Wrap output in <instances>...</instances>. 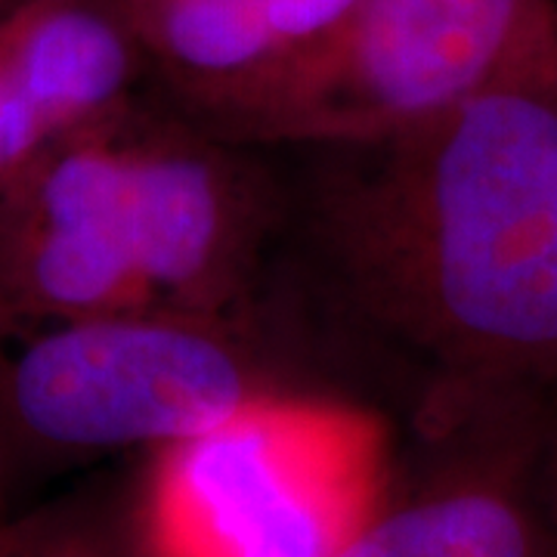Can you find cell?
<instances>
[{"label":"cell","mask_w":557,"mask_h":557,"mask_svg":"<svg viewBox=\"0 0 557 557\" xmlns=\"http://www.w3.org/2000/svg\"><path fill=\"white\" fill-rule=\"evenodd\" d=\"M322 236L366 317L461 421L557 397V84H508L341 146Z\"/></svg>","instance_id":"6da1fadb"},{"label":"cell","mask_w":557,"mask_h":557,"mask_svg":"<svg viewBox=\"0 0 557 557\" xmlns=\"http://www.w3.org/2000/svg\"><path fill=\"white\" fill-rule=\"evenodd\" d=\"M236 143L127 109L0 199V338L72 319H230L270 201Z\"/></svg>","instance_id":"7a4b0ae2"},{"label":"cell","mask_w":557,"mask_h":557,"mask_svg":"<svg viewBox=\"0 0 557 557\" xmlns=\"http://www.w3.org/2000/svg\"><path fill=\"white\" fill-rule=\"evenodd\" d=\"M384 434L295 394L156 453L134 533L146 557H335L381 505Z\"/></svg>","instance_id":"3957f363"},{"label":"cell","mask_w":557,"mask_h":557,"mask_svg":"<svg viewBox=\"0 0 557 557\" xmlns=\"http://www.w3.org/2000/svg\"><path fill=\"white\" fill-rule=\"evenodd\" d=\"M0 421L13 453H159L282 397L233 319L115 313L3 338Z\"/></svg>","instance_id":"277c9868"},{"label":"cell","mask_w":557,"mask_h":557,"mask_svg":"<svg viewBox=\"0 0 557 557\" xmlns=\"http://www.w3.org/2000/svg\"><path fill=\"white\" fill-rule=\"evenodd\" d=\"M508 84H557V0H359L317 60L214 137L366 146Z\"/></svg>","instance_id":"5b68a950"},{"label":"cell","mask_w":557,"mask_h":557,"mask_svg":"<svg viewBox=\"0 0 557 557\" xmlns=\"http://www.w3.org/2000/svg\"><path fill=\"white\" fill-rule=\"evenodd\" d=\"M149 62L119 0H16L0 13V199L65 143L139 102Z\"/></svg>","instance_id":"8992f818"},{"label":"cell","mask_w":557,"mask_h":557,"mask_svg":"<svg viewBox=\"0 0 557 557\" xmlns=\"http://www.w3.org/2000/svg\"><path fill=\"white\" fill-rule=\"evenodd\" d=\"M149 75L218 134L338 38L359 0H119Z\"/></svg>","instance_id":"52a82bcc"},{"label":"cell","mask_w":557,"mask_h":557,"mask_svg":"<svg viewBox=\"0 0 557 557\" xmlns=\"http://www.w3.org/2000/svg\"><path fill=\"white\" fill-rule=\"evenodd\" d=\"M548 416H502L478 456L403 502H381L335 557H557L542 453Z\"/></svg>","instance_id":"ba28073f"},{"label":"cell","mask_w":557,"mask_h":557,"mask_svg":"<svg viewBox=\"0 0 557 557\" xmlns=\"http://www.w3.org/2000/svg\"><path fill=\"white\" fill-rule=\"evenodd\" d=\"M0 557H146L134 523L94 505H57L22 518H0Z\"/></svg>","instance_id":"9c48e42d"},{"label":"cell","mask_w":557,"mask_h":557,"mask_svg":"<svg viewBox=\"0 0 557 557\" xmlns=\"http://www.w3.org/2000/svg\"><path fill=\"white\" fill-rule=\"evenodd\" d=\"M542 483H545V498L552 508V518L557 523V397L552 412H548V428H545V453H542Z\"/></svg>","instance_id":"30bf717a"},{"label":"cell","mask_w":557,"mask_h":557,"mask_svg":"<svg viewBox=\"0 0 557 557\" xmlns=\"http://www.w3.org/2000/svg\"><path fill=\"white\" fill-rule=\"evenodd\" d=\"M13 446H10V437L3 431V421H0V518H7V486H10V471H13Z\"/></svg>","instance_id":"8fae6325"},{"label":"cell","mask_w":557,"mask_h":557,"mask_svg":"<svg viewBox=\"0 0 557 557\" xmlns=\"http://www.w3.org/2000/svg\"><path fill=\"white\" fill-rule=\"evenodd\" d=\"M13 3H16V0H0V13H3V10H10Z\"/></svg>","instance_id":"7c38bea8"}]
</instances>
